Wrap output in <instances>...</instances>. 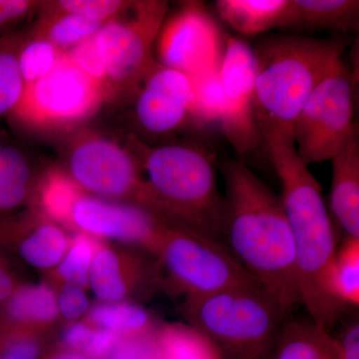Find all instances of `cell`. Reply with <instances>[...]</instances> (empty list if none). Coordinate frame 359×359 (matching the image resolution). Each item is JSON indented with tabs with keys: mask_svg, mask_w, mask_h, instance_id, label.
<instances>
[{
	"mask_svg": "<svg viewBox=\"0 0 359 359\" xmlns=\"http://www.w3.org/2000/svg\"><path fill=\"white\" fill-rule=\"evenodd\" d=\"M222 242L287 314L301 304L294 242L280 196L241 161L223 169Z\"/></svg>",
	"mask_w": 359,
	"mask_h": 359,
	"instance_id": "1",
	"label": "cell"
},
{
	"mask_svg": "<svg viewBox=\"0 0 359 359\" xmlns=\"http://www.w3.org/2000/svg\"><path fill=\"white\" fill-rule=\"evenodd\" d=\"M263 146L282 185L280 198L294 242L301 304L314 323L330 330L346 309L327 289L328 271L337 250L332 216L320 184L295 150L294 140L269 138Z\"/></svg>",
	"mask_w": 359,
	"mask_h": 359,
	"instance_id": "2",
	"label": "cell"
},
{
	"mask_svg": "<svg viewBox=\"0 0 359 359\" xmlns=\"http://www.w3.org/2000/svg\"><path fill=\"white\" fill-rule=\"evenodd\" d=\"M135 148L147 175L142 207L171 226L223 243L224 200L211 153L188 143Z\"/></svg>",
	"mask_w": 359,
	"mask_h": 359,
	"instance_id": "3",
	"label": "cell"
},
{
	"mask_svg": "<svg viewBox=\"0 0 359 359\" xmlns=\"http://www.w3.org/2000/svg\"><path fill=\"white\" fill-rule=\"evenodd\" d=\"M348 41L276 35L254 47L257 58L255 115L261 144L294 139L297 116L306 99L341 58Z\"/></svg>",
	"mask_w": 359,
	"mask_h": 359,
	"instance_id": "4",
	"label": "cell"
},
{
	"mask_svg": "<svg viewBox=\"0 0 359 359\" xmlns=\"http://www.w3.org/2000/svg\"><path fill=\"white\" fill-rule=\"evenodd\" d=\"M181 313L223 359L271 358L287 316L259 285L184 299Z\"/></svg>",
	"mask_w": 359,
	"mask_h": 359,
	"instance_id": "5",
	"label": "cell"
},
{
	"mask_svg": "<svg viewBox=\"0 0 359 359\" xmlns=\"http://www.w3.org/2000/svg\"><path fill=\"white\" fill-rule=\"evenodd\" d=\"M160 287L184 299L259 285L218 241L168 226L155 257Z\"/></svg>",
	"mask_w": 359,
	"mask_h": 359,
	"instance_id": "6",
	"label": "cell"
},
{
	"mask_svg": "<svg viewBox=\"0 0 359 359\" xmlns=\"http://www.w3.org/2000/svg\"><path fill=\"white\" fill-rule=\"evenodd\" d=\"M108 97L66 53L43 78L27 85L8 117L37 131L72 128L98 112Z\"/></svg>",
	"mask_w": 359,
	"mask_h": 359,
	"instance_id": "7",
	"label": "cell"
},
{
	"mask_svg": "<svg viewBox=\"0 0 359 359\" xmlns=\"http://www.w3.org/2000/svg\"><path fill=\"white\" fill-rule=\"evenodd\" d=\"M354 78L342 58L314 87L297 116L295 150L306 165L332 160L356 125Z\"/></svg>",
	"mask_w": 359,
	"mask_h": 359,
	"instance_id": "8",
	"label": "cell"
},
{
	"mask_svg": "<svg viewBox=\"0 0 359 359\" xmlns=\"http://www.w3.org/2000/svg\"><path fill=\"white\" fill-rule=\"evenodd\" d=\"M126 13L94 36L113 91L134 92L156 65L154 44L168 11L166 1H133Z\"/></svg>",
	"mask_w": 359,
	"mask_h": 359,
	"instance_id": "9",
	"label": "cell"
},
{
	"mask_svg": "<svg viewBox=\"0 0 359 359\" xmlns=\"http://www.w3.org/2000/svg\"><path fill=\"white\" fill-rule=\"evenodd\" d=\"M66 173L87 195L141 205L145 183L136 153L102 135H80L72 142Z\"/></svg>",
	"mask_w": 359,
	"mask_h": 359,
	"instance_id": "10",
	"label": "cell"
},
{
	"mask_svg": "<svg viewBox=\"0 0 359 359\" xmlns=\"http://www.w3.org/2000/svg\"><path fill=\"white\" fill-rule=\"evenodd\" d=\"M224 39L202 2H183L161 27L155 43L158 63L189 77L218 70Z\"/></svg>",
	"mask_w": 359,
	"mask_h": 359,
	"instance_id": "11",
	"label": "cell"
},
{
	"mask_svg": "<svg viewBox=\"0 0 359 359\" xmlns=\"http://www.w3.org/2000/svg\"><path fill=\"white\" fill-rule=\"evenodd\" d=\"M219 76L224 90L222 129L238 154H249L262 145L255 115L257 58L254 47L238 37L226 36Z\"/></svg>",
	"mask_w": 359,
	"mask_h": 359,
	"instance_id": "12",
	"label": "cell"
},
{
	"mask_svg": "<svg viewBox=\"0 0 359 359\" xmlns=\"http://www.w3.org/2000/svg\"><path fill=\"white\" fill-rule=\"evenodd\" d=\"M73 230L107 238L156 257L168 226L154 212L133 203L114 202L83 194L73 208Z\"/></svg>",
	"mask_w": 359,
	"mask_h": 359,
	"instance_id": "13",
	"label": "cell"
},
{
	"mask_svg": "<svg viewBox=\"0 0 359 359\" xmlns=\"http://www.w3.org/2000/svg\"><path fill=\"white\" fill-rule=\"evenodd\" d=\"M89 287L100 302H136L160 287L157 262L134 248L102 245L92 259Z\"/></svg>",
	"mask_w": 359,
	"mask_h": 359,
	"instance_id": "14",
	"label": "cell"
},
{
	"mask_svg": "<svg viewBox=\"0 0 359 359\" xmlns=\"http://www.w3.org/2000/svg\"><path fill=\"white\" fill-rule=\"evenodd\" d=\"M70 244L65 229L35 208L0 218V250L33 269L53 271Z\"/></svg>",
	"mask_w": 359,
	"mask_h": 359,
	"instance_id": "15",
	"label": "cell"
},
{
	"mask_svg": "<svg viewBox=\"0 0 359 359\" xmlns=\"http://www.w3.org/2000/svg\"><path fill=\"white\" fill-rule=\"evenodd\" d=\"M191 100V78L156 62L136 92L137 121L147 133H171L189 123Z\"/></svg>",
	"mask_w": 359,
	"mask_h": 359,
	"instance_id": "16",
	"label": "cell"
},
{
	"mask_svg": "<svg viewBox=\"0 0 359 359\" xmlns=\"http://www.w3.org/2000/svg\"><path fill=\"white\" fill-rule=\"evenodd\" d=\"M358 126L335 153L330 205L346 238H359V140Z\"/></svg>",
	"mask_w": 359,
	"mask_h": 359,
	"instance_id": "17",
	"label": "cell"
},
{
	"mask_svg": "<svg viewBox=\"0 0 359 359\" xmlns=\"http://www.w3.org/2000/svg\"><path fill=\"white\" fill-rule=\"evenodd\" d=\"M1 308L0 323L32 330L54 332L60 320L57 294L48 282L39 285L20 283Z\"/></svg>",
	"mask_w": 359,
	"mask_h": 359,
	"instance_id": "18",
	"label": "cell"
},
{
	"mask_svg": "<svg viewBox=\"0 0 359 359\" xmlns=\"http://www.w3.org/2000/svg\"><path fill=\"white\" fill-rule=\"evenodd\" d=\"M358 0H290L283 28H313L354 32L358 29Z\"/></svg>",
	"mask_w": 359,
	"mask_h": 359,
	"instance_id": "19",
	"label": "cell"
},
{
	"mask_svg": "<svg viewBox=\"0 0 359 359\" xmlns=\"http://www.w3.org/2000/svg\"><path fill=\"white\" fill-rule=\"evenodd\" d=\"M269 359H340L339 346L327 328L313 320L283 323Z\"/></svg>",
	"mask_w": 359,
	"mask_h": 359,
	"instance_id": "20",
	"label": "cell"
},
{
	"mask_svg": "<svg viewBox=\"0 0 359 359\" xmlns=\"http://www.w3.org/2000/svg\"><path fill=\"white\" fill-rule=\"evenodd\" d=\"M290 0H218L219 18L242 35L283 28Z\"/></svg>",
	"mask_w": 359,
	"mask_h": 359,
	"instance_id": "21",
	"label": "cell"
},
{
	"mask_svg": "<svg viewBox=\"0 0 359 359\" xmlns=\"http://www.w3.org/2000/svg\"><path fill=\"white\" fill-rule=\"evenodd\" d=\"M32 167L23 151L0 135V218L13 214L32 197Z\"/></svg>",
	"mask_w": 359,
	"mask_h": 359,
	"instance_id": "22",
	"label": "cell"
},
{
	"mask_svg": "<svg viewBox=\"0 0 359 359\" xmlns=\"http://www.w3.org/2000/svg\"><path fill=\"white\" fill-rule=\"evenodd\" d=\"M83 194L65 170L53 168L37 184L34 208L62 228L72 229L73 208Z\"/></svg>",
	"mask_w": 359,
	"mask_h": 359,
	"instance_id": "23",
	"label": "cell"
},
{
	"mask_svg": "<svg viewBox=\"0 0 359 359\" xmlns=\"http://www.w3.org/2000/svg\"><path fill=\"white\" fill-rule=\"evenodd\" d=\"M84 320L93 327L109 330L120 339L151 334L159 327L147 309L134 302H99L90 308Z\"/></svg>",
	"mask_w": 359,
	"mask_h": 359,
	"instance_id": "24",
	"label": "cell"
},
{
	"mask_svg": "<svg viewBox=\"0 0 359 359\" xmlns=\"http://www.w3.org/2000/svg\"><path fill=\"white\" fill-rule=\"evenodd\" d=\"M155 341L158 359H223L216 346L188 323L160 325Z\"/></svg>",
	"mask_w": 359,
	"mask_h": 359,
	"instance_id": "25",
	"label": "cell"
},
{
	"mask_svg": "<svg viewBox=\"0 0 359 359\" xmlns=\"http://www.w3.org/2000/svg\"><path fill=\"white\" fill-rule=\"evenodd\" d=\"M102 25L75 14L42 11L30 34L48 40L61 52H67L93 39Z\"/></svg>",
	"mask_w": 359,
	"mask_h": 359,
	"instance_id": "26",
	"label": "cell"
},
{
	"mask_svg": "<svg viewBox=\"0 0 359 359\" xmlns=\"http://www.w3.org/2000/svg\"><path fill=\"white\" fill-rule=\"evenodd\" d=\"M327 289L340 306H358L359 238H346L337 248L327 275Z\"/></svg>",
	"mask_w": 359,
	"mask_h": 359,
	"instance_id": "27",
	"label": "cell"
},
{
	"mask_svg": "<svg viewBox=\"0 0 359 359\" xmlns=\"http://www.w3.org/2000/svg\"><path fill=\"white\" fill-rule=\"evenodd\" d=\"M103 245L101 240L77 231L71 237L69 249L60 264L49 271V283L55 289L62 283L89 287V271L96 250Z\"/></svg>",
	"mask_w": 359,
	"mask_h": 359,
	"instance_id": "28",
	"label": "cell"
},
{
	"mask_svg": "<svg viewBox=\"0 0 359 359\" xmlns=\"http://www.w3.org/2000/svg\"><path fill=\"white\" fill-rule=\"evenodd\" d=\"M25 33L13 32L0 36V119L15 109L23 90L18 54Z\"/></svg>",
	"mask_w": 359,
	"mask_h": 359,
	"instance_id": "29",
	"label": "cell"
},
{
	"mask_svg": "<svg viewBox=\"0 0 359 359\" xmlns=\"http://www.w3.org/2000/svg\"><path fill=\"white\" fill-rule=\"evenodd\" d=\"M190 78L192 100L189 123L195 128L202 129L212 123L221 121L224 112V90L219 69Z\"/></svg>",
	"mask_w": 359,
	"mask_h": 359,
	"instance_id": "30",
	"label": "cell"
},
{
	"mask_svg": "<svg viewBox=\"0 0 359 359\" xmlns=\"http://www.w3.org/2000/svg\"><path fill=\"white\" fill-rule=\"evenodd\" d=\"M54 348V332L0 323V359H41Z\"/></svg>",
	"mask_w": 359,
	"mask_h": 359,
	"instance_id": "31",
	"label": "cell"
},
{
	"mask_svg": "<svg viewBox=\"0 0 359 359\" xmlns=\"http://www.w3.org/2000/svg\"><path fill=\"white\" fill-rule=\"evenodd\" d=\"M63 53L48 40L30 33L25 34L18 54L25 87L46 76L57 65Z\"/></svg>",
	"mask_w": 359,
	"mask_h": 359,
	"instance_id": "32",
	"label": "cell"
},
{
	"mask_svg": "<svg viewBox=\"0 0 359 359\" xmlns=\"http://www.w3.org/2000/svg\"><path fill=\"white\" fill-rule=\"evenodd\" d=\"M133 1L121 0H59L41 2L42 11L75 14L86 20L104 23L123 15Z\"/></svg>",
	"mask_w": 359,
	"mask_h": 359,
	"instance_id": "33",
	"label": "cell"
},
{
	"mask_svg": "<svg viewBox=\"0 0 359 359\" xmlns=\"http://www.w3.org/2000/svg\"><path fill=\"white\" fill-rule=\"evenodd\" d=\"M65 53L84 74L91 78L104 90L108 99L114 95V91L111 86L102 59L97 49L94 37L83 43L77 45Z\"/></svg>",
	"mask_w": 359,
	"mask_h": 359,
	"instance_id": "34",
	"label": "cell"
},
{
	"mask_svg": "<svg viewBox=\"0 0 359 359\" xmlns=\"http://www.w3.org/2000/svg\"><path fill=\"white\" fill-rule=\"evenodd\" d=\"M55 290L60 318L70 323L86 316L91 306L83 287L72 283H62L55 287Z\"/></svg>",
	"mask_w": 359,
	"mask_h": 359,
	"instance_id": "35",
	"label": "cell"
},
{
	"mask_svg": "<svg viewBox=\"0 0 359 359\" xmlns=\"http://www.w3.org/2000/svg\"><path fill=\"white\" fill-rule=\"evenodd\" d=\"M156 330L148 334L118 339L104 359H158Z\"/></svg>",
	"mask_w": 359,
	"mask_h": 359,
	"instance_id": "36",
	"label": "cell"
},
{
	"mask_svg": "<svg viewBox=\"0 0 359 359\" xmlns=\"http://www.w3.org/2000/svg\"><path fill=\"white\" fill-rule=\"evenodd\" d=\"M41 6L32 0H0V36L14 32V27Z\"/></svg>",
	"mask_w": 359,
	"mask_h": 359,
	"instance_id": "37",
	"label": "cell"
},
{
	"mask_svg": "<svg viewBox=\"0 0 359 359\" xmlns=\"http://www.w3.org/2000/svg\"><path fill=\"white\" fill-rule=\"evenodd\" d=\"M339 346L340 359H359L358 318L347 321L339 335L334 337Z\"/></svg>",
	"mask_w": 359,
	"mask_h": 359,
	"instance_id": "38",
	"label": "cell"
},
{
	"mask_svg": "<svg viewBox=\"0 0 359 359\" xmlns=\"http://www.w3.org/2000/svg\"><path fill=\"white\" fill-rule=\"evenodd\" d=\"M20 283L8 257L0 250V304L8 299Z\"/></svg>",
	"mask_w": 359,
	"mask_h": 359,
	"instance_id": "39",
	"label": "cell"
},
{
	"mask_svg": "<svg viewBox=\"0 0 359 359\" xmlns=\"http://www.w3.org/2000/svg\"><path fill=\"white\" fill-rule=\"evenodd\" d=\"M41 359H90L88 356L74 349L65 348V347H54L46 355Z\"/></svg>",
	"mask_w": 359,
	"mask_h": 359,
	"instance_id": "40",
	"label": "cell"
},
{
	"mask_svg": "<svg viewBox=\"0 0 359 359\" xmlns=\"http://www.w3.org/2000/svg\"><path fill=\"white\" fill-rule=\"evenodd\" d=\"M1 318H2V308H1V304H0V321H1Z\"/></svg>",
	"mask_w": 359,
	"mask_h": 359,
	"instance_id": "41",
	"label": "cell"
}]
</instances>
